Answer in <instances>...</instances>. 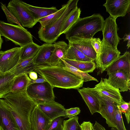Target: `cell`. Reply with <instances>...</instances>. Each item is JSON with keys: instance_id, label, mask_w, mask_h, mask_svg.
Segmentation results:
<instances>
[{"instance_id": "1", "label": "cell", "mask_w": 130, "mask_h": 130, "mask_svg": "<svg viewBox=\"0 0 130 130\" xmlns=\"http://www.w3.org/2000/svg\"><path fill=\"white\" fill-rule=\"evenodd\" d=\"M0 105L10 112L21 130H31L30 116L37 104L26 91L9 93L0 99Z\"/></svg>"}, {"instance_id": "2", "label": "cell", "mask_w": 130, "mask_h": 130, "mask_svg": "<svg viewBox=\"0 0 130 130\" xmlns=\"http://www.w3.org/2000/svg\"><path fill=\"white\" fill-rule=\"evenodd\" d=\"M34 71L54 88L77 89L82 87L84 82L81 77L64 69L61 64L54 66H36Z\"/></svg>"}, {"instance_id": "3", "label": "cell", "mask_w": 130, "mask_h": 130, "mask_svg": "<svg viewBox=\"0 0 130 130\" xmlns=\"http://www.w3.org/2000/svg\"><path fill=\"white\" fill-rule=\"evenodd\" d=\"M104 20L99 14L79 17L65 34L66 38L70 42L90 40L96 32L102 31Z\"/></svg>"}, {"instance_id": "4", "label": "cell", "mask_w": 130, "mask_h": 130, "mask_svg": "<svg viewBox=\"0 0 130 130\" xmlns=\"http://www.w3.org/2000/svg\"><path fill=\"white\" fill-rule=\"evenodd\" d=\"M78 0H70L67 2L66 10L59 18L54 23L39 28L38 37L42 41L46 43L53 44L60 36V30L63 22L67 17L77 8Z\"/></svg>"}, {"instance_id": "5", "label": "cell", "mask_w": 130, "mask_h": 130, "mask_svg": "<svg viewBox=\"0 0 130 130\" xmlns=\"http://www.w3.org/2000/svg\"><path fill=\"white\" fill-rule=\"evenodd\" d=\"M0 33L6 40L22 47L33 41L30 32L22 26L0 20Z\"/></svg>"}, {"instance_id": "6", "label": "cell", "mask_w": 130, "mask_h": 130, "mask_svg": "<svg viewBox=\"0 0 130 130\" xmlns=\"http://www.w3.org/2000/svg\"><path fill=\"white\" fill-rule=\"evenodd\" d=\"M54 88L48 82L30 84L26 92L37 104L55 101Z\"/></svg>"}, {"instance_id": "7", "label": "cell", "mask_w": 130, "mask_h": 130, "mask_svg": "<svg viewBox=\"0 0 130 130\" xmlns=\"http://www.w3.org/2000/svg\"><path fill=\"white\" fill-rule=\"evenodd\" d=\"M7 7L23 27L32 28L38 22L23 5L21 0H11Z\"/></svg>"}, {"instance_id": "8", "label": "cell", "mask_w": 130, "mask_h": 130, "mask_svg": "<svg viewBox=\"0 0 130 130\" xmlns=\"http://www.w3.org/2000/svg\"><path fill=\"white\" fill-rule=\"evenodd\" d=\"M120 54L117 48L115 49L106 45L102 40L100 52L95 61L96 68L99 70L98 74L103 73L118 58Z\"/></svg>"}, {"instance_id": "9", "label": "cell", "mask_w": 130, "mask_h": 130, "mask_svg": "<svg viewBox=\"0 0 130 130\" xmlns=\"http://www.w3.org/2000/svg\"><path fill=\"white\" fill-rule=\"evenodd\" d=\"M116 20L109 15L104 20L102 31V40L104 43L115 49L117 48L118 44L122 39L117 34L118 27Z\"/></svg>"}, {"instance_id": "10", "label": "cell", "mask_w": 130, "mask_h": 130, "mask_svg": "<svg viewBox=\"0 0 130 130\" xmlns=\"http://www.w3.org/2000/svg\"><path fill=\"white\" fill-rule=\"evenodd\" d=\"M108 75L109 83L119 89L120 92L127 91L130 89V70L120 69Z\"/></svg>"}, {"instance_id": "11", "label": "cell", "mask_w": 130, "mask_h": 130, "mask_svg": "<svg viewBox=\"0 0 130 130\" xmlns=\"http://www.w3.org/2000/svg\"><path fill=\"white\" fill-rule=\"evenodd\" d=\"M97 93L100 103V110L99 113L105 119L106 123L109 127L116 128L115 120V109L118 103L98 92Z\"/></svg>"}, {"instance_id": "12", "label": "cell", "mask_w": 130, "mask_h": 130, "mask_svg": "<svg viewBox=\"0 0 130 130\" xmlns=\"http://www.w3.org/2000/svg\"><path fill=\"white\" fill-rule=\"evenodd\" d=\"M94 88L98 93L117 103L124 101L119 89L110 84L107 78H101L100 82Z\"/></svg>"}, {"instance_id": "13", "label": "cell", "mask_w": 130, "mask_h": 130, "mask_svg": "<svg viewBox=\"0 0 130 130\" xmlns=\"http://www.w3.org/2000/svg\"><path fill=\"white\" fill-rule=\"evenodd\" d=\"M130 0H106L103 5L111 17L116 19L129 12Z\"/></svg>"}, {"instance_id": "14", "label": "cell", "mask_w": 130, "mask_h": 130, "mask_svg": "<svg viewBox=\"0 0 130 130\" xmlns=\"http://www.w3.org/2000/svg\"><path fill=\"white\" fill-rule=\"evenodd\" d=\"M20 48L14 47L4 51L0 59V72L12 69L20 62Z\"/></svg>"}, {"instance_id": "15", "label": "cell", "mask_w": 130, "mask_h": 130, "mask_svg": "<svg viewBox=\"0 0 130 130\" xmlns=\"http://www.w3.org/2000/svg\"><path fill=\"white\" fill-rule=\"evenodd\" d=\"M30 120L31 130H48L52 121L37 104L32 111Z\"/></svg>"}, {"instance_id": "16", "label": "cell", "mask_w": 130, "mask_h": 130, "mask_svg": "<svg viewBox=\"0 0 130 130\" xmlns=\"http://www.w3.org/2000/svg\"><path fill=\"white\" fill-rule=\"evenodd\" d=\"M88 107L92 115L99 113L100 110V103L97 91L93 88H83L77 89Z\"/></svg>"}, {"instance_id": "17", "label": "cell", "mask_w": 130, "mask_h": 130, "mask_svg": "<svg viewBox=\"0 0 130 130\" xmlns=\"http://www.w3.org/2000/svg\"><path fill=\"white\" fill-rule=\"evenodd\" d=\"M55 48L54 44L44 43L34 57L33 62L36 66H49L50 60Z\"/></svg>"}, {"instance_id": "18", "label": "cell", "mask_w": 130, "mask_h": 130, "mask_svg": "<svg viewBox=\"0 0 130 130\" xmlns=\"http://www.w3.org/2000/svg\"><path fill=\"white\" fill-rule=\"evenodd\" d=\"M42 111L53 120L60 117L65 116L66 109L61 104L55 101L37 104Z\"/></svg>"}, {"instance_id": "19", "label": "cell", "mask_w": 130, "mask_h": 130, "mask_svg": "<svg viewBox=\"0 0 130 130\" xmlns=\"http://www.w3.org/2000/svg\"><path fill=\"white\" fill-rule=\"evenodd\" d=\"M0 127L1 130H21L10 112L0 105Z\"/></svg>"}, {"instance_id": "20", "label": "cell", "mask_w": 130, "mask_h": 130, "mask_svg": "<svg viewBox=\"0 0 130 130\" xmlns=\"http://www.w3.org/2000/svg\"><path fill=\"white\" fill-rule=\"evenodd\" d=\"M54 44L55 48L49 63V66H52L61 64L62 60L64 58L68 47V44L63 41H59Z\"/></svg>"}, {"instance_id": "21", "label": "cell", "mask_w": 130, "mask_h": 130, "mask_svg": "<svg viewBox=\"0 0 130 130\" xmlns=\"http://www.w3.org/2000/svg\"><path fill=\"white\" fill-rule=\"evenodd\" d=\"M21 2L38 22L39 20L53 13L58 10L56 7H42L32 6L22 1H21Z\"/></svg>"}, {"instance_id": "22", "label": "cell", "mask_w": 130, "mask_h": 130, "mask_svg": "<svg viewBox=\"0 0 130 130\" xmlns=\"http://www.w3.org/2000/svg\"><path fill=\"white\" fill-rule=\"evenodd\" d=\"M13 69L5 73L0 72V99L3 98L10 92L15 76L13 73Z\"/></svg>"}, {"instance_id": "23", "label": "cell", "mask_w": 130, "mask_h": 130, "mask_svg": "<svg viewBox=\"0 0 130 130\" xmlns=\"http://www.w3.org/2000/svg\"><path fill=\"white\" fill-rule=\"evenodd\" d=\"M69 44L76 48L87 57L95 61L97 54L91 44L90 40L69 41Z\"/></svg>"}, {"instance_id": "24", "label": "cell", "mask_w": 130, "mask_h": 130, "mask_svg": "<svg viewBox=\"0 0 130 130\" xmlns=\"http://www.w3.org/2000/svg\"><path fill=\"white\" fill-rule=\"evenodd\" d=\"M120 69L130 70V53L126 51L123 55H120L105 70L107 75Z\"/></svg>"}, {"instance_id": "25", "label": "cell", "mask_w": 130, "mask_h": 130, "mask_svg": "<svg viewBox=\"0 0 130 130\" xmlns=\"http://www.w3.org/2000/svg\"><path fill=\"white\" fill-rule=\"evenodd\" d=\"M30 80L28 74H27L15 76L11 88L10 92L16 93L26 91L30 84Z\"/></svg>"}, {"instance_id": "26", "label": "cell", "mask_w": 130, "mask_h": 130, "mask_svg": "<svg viewBox=\"0 0 130 130\" xmlns=\"http://www.w3.org/2000/svg\"><path fill=\"white\" fill-rule=\"evenodd\" d=\"M33 57L19 62L13 69V73L15 76L27 74L34 71L35 67L33 62Z\"/></svg>"}, {"instance_id": "27", "label": "cell", "mask_w": 130, "mask_h": 130, "mask_svg": "<svg viewBox=\"0 0 130 130\" xmlns=\"http://www.w3.org/2000/svg\"><path fill=\"white\" fill-rule=\"evenodd\" d=\"M62 59L70 65L85 73H88L93 72L96 68L94 61H81L66 59Z\"/></svg>"}, {"instance_id": "28", "label": "cell", "mask_w": 130, "mask_h": 130, "mask_svg": "<svg viewBox=\"0 0 130 130\" xmlns=\"http://www.w3.org/2000/svg\"><path fill=\"white\" fill-rule=\"evenodd\" d=\"M40 47L33 41L21 47L20 62L34 57Z\"/></svg>"}, {"instance_id": "29", "label": "cell", "mask_w": 130, "mask_h": 130, "mask_svg": "<svg viewBox=\"0 0 130 130\" xmlns=\"http://www.w3.org/2000/svg\"><path fill=\"white\" fill-rule=\"evenodd\" d=\"M63 59L84 61H94L86 56L77 49L69 44Z\"/></svg>"}, {"instance_id": "30", "label": "cell", "mask_w": 130, "mask_h": 130, "mask_svg": "<svg viewBox=\"0 0 130 130\" xmlns=\"http://www.w3.org/2000/svg\"><path fill=\"white\" fill-rule=\"evenodd\" d=\"M81 10L78 7L66 19L62 26L60 32V35L65 33L80 17Z\"/></svg>"}, {"instance_id": "31", "label": "cell", "mask_w": 130, "mask_h": 130, "mask_svg": "<svg viewBox=\"0 0 130 130\" xmlns=\"http://www.w3.org/2000/svg\"><path fill=\"white\" fill-rule=\"evenodd\" d=\"M68 3L62 5L61 8L56 12L46 17L41 19L38 21L41 24V28H43L55 22L63 14L66 8Z\"/></svg>"}, {"instance_id": "32", "label": "cell", "mask_w": 130, "mask_h": 130, "mask_svg": "<svg viewBox=\"0 0 130 130\" xmlns=\"http://www.w3.org/2000/svg\"><path fill=\"white\" fill-rule=\"evenodd\" d=\"M62 61L61 64L64 69L81 77L83 79L84 82L91 80H94L98 82V80L96 79L93 77L88 73L80 71L76 68L70 65L63 59H62Z\"/></svg>"}, {"instance_id": "33", "label": "cell", "mask_w": 130, "mask_h": 130, "mask_svg": "<svg viewBox=\"0 0 130 130\" xmlns=\"http://www.w3.org/2000/svg\"><path fill=\"white\" fill-rule=\"evenodd\" d=\"M78 117L77 116L66 120L62 123V130H76L80 125L78 122Z\"/></svg>"}, {"instance_id": "34", "label": "cell", "mask_w": 130, "mask_h": 130, "mask_svg": "<svg viewBox=\"0 0 130 130\" xmlns=\"http://www.w3.org/2000/svg\"><path fill=\"white\" fill-rule=\"evenodd\" d=\"M118 104L115 109V120L116 128L117 130H127L123 120L122 113L118 106Z\"/></svg>"}, {"instance_id": "35", "label": "cell", "mask_w": 130, "mask_h": 130, "mask_svg": "<svg viewBox=\"0 0 130 130\" xmlns=\"http://www.w3.org/2000/svg\"><path fill=\"white\" fill-rule=\"evenodd\" d=\"M1 6L6 15L7 22L10 24H15L21 26L17 19L8 9L6 5L1 3Z\"/></svg>"}, {"instance_id": "36", "label": "cell", "mask_w": 130, "mask_h": 130, "mask_svg": "<svg viewBox=\"0 0 130 130\" xmlns=\"http://www.w3.org/2000/svg\"><path fill=\"white\" fill-rule=\"evenodd\" d=\"M118 106L121 112L124 113L127 123L130 122V102H127L124 101L118 104Z\"/></svg>"}, {"instance_id": "37", "label": "cell", "mask_w": 130, "mask_h": 130, "mask_svg": "<svg viewBox=\"0 0 130 130\" xmlns=\"http://www.w3.org/2000/svg\"><path fill=\"white\" fill-rule=\"evenodd\" d=\"M63 119L62 117H60L52 120L51 126L48 130H62Z\"/></svg>"}, {"instance_id": "38", "label": "cell", "mask_w": 130, "mask_h": 130, "mask_svg": "<svg viewBox=\"0 0 130 130\" xmlns=\"http://www.w3.org/2000/svg\"><path fill=\"white\" fill-rule=\"evenodd\" d=\"M80 112V108L78 107L71 108L69 109H66L65 111V118H69V119L77 116L79 114Z\"/></svg>"}, {"instance_id": "39", "label": "cell", "mask_w": 130, "mask_h": 130, "mask_svg": "<svg viewBox=\"0 0 130 130\" xmlns=\"http://www.w3.org/2000/svg\"><path fill=\"white\" fill-rule=\"evenodd\" d=\"M90 40L91 44L97 55L99 53L101 50V41L99 38H93Z\"/></svg>"}, {"instance_id": "40", "label": "cell", "mask_w": 130, "mask_h": 130, "mask_svg": "<svg viewBox=\"0 0 130 130\" xmlns=\"http://www.w3.org/2000/svg\"><path fill=\"white\" fill-rule=\"evenodd\" d=\"M81 130H96L90 121H84L80 125Z\"/></svg>"}, {"instance_id": "41", "label": "cell", "mask_w": 130, "mask_h": 130, "mask_svg": "<svg viewBox=\"0 0 130 130\" xmlns=\"http://www.w3.org/2000/svg\"><path fill=\"white\" fill-rule=\"evenodd\" d=\"M47 82L46 80L42 76H40L39 78L33 80L31 79L30 82V84L33 83H42L44 82Z\"/></svg>"}, {"instance_id": "42", "label": "cell", "mask_w": 130, "mask_h": 130, "mask_svg": "<svg viewBox=\"0 0 130 130\" xmlns=\"http://www.w3.org/2000/svg\"><path fill=\"white\" fill-rule=\"evenodd\" d=\"M123 39L124 41H126L128 40L127 43V46L128 48L130 47V34L129 33L128 34H126L124 35V36L122 39Z\"/></svg>"}, {"instance_id": "43", "label": "cell", "mask_w": 130, "mask_h": 130, "mask_svg": "<svg viewBox=\"0 0 130 130\" xmlns=\"http://www.w3.org/2000/svg\"><path fill=\"white\" fill-rule=\"evenodd\" d=\"M96 130H107L105 127L96 121L93 125Z\"/></svg>"}, {"instance_id": "44", "label": "cell", "mask_w": 130, "mask_h": 130, "mask_svg": "<svg viewBox=\"0 0 130 130\" xmlns=\"http://www.w3.org/2000/svg\"><path fill=\"white\" fill-rule=\"evenodd\" d=\"M28 74L29 76L31 79L34 80L37 78V73L36 72L33 71L30 72Z\"/></svg>"}, {"instance_id": "45", "label": "cell", "mask_w": 130, "mask_h": 130, "mask_svg": "<svg viewBox=\"0 0 130 130\" xmlns=\"http://www.w3.org/2000/svg\"><path fill=\"white\" fill-rule=\"evenodd\" d=\"M2 36L0 33V51L1 48L2 44L3 43V41L1 37Z\"/></svg>"}, {"instance_id": "46", "label": "cell", "mask_w": 130, "mask_h": 130, "mask_svg": "<svg viewBox=\"0 0 130 130\" xmlns=\"http://www.w3.org/2000/svg\"><path fill=\"white\" fill-rule=\"evenodd\" d=\"M4 53V51H0V59Z\"/></svg>"}, {"instance_id": "47", "label": "cell", "mask_w": 130, "mask_h": 130, "mask_svg": "<svg viewBox=\"0 0 130 130\" xmlns=\"http://www.w3.org/2000/svg\"><path fill=\"white\" fill-rule=\"evenodd\" d=\"M76 130H81L80 127V125H79L78 127L77 128V129Z\"/></svg>"}, {"instance_id": "48", "label": "cell", "mask_w": 130, "mask_h": 130, "mask_svg": "<svg viewBox=\"0 0 130 130\" xmlns=\"http://www.w3.org/2000/svg\"><path fill=\"white\" fill-rule=\"evenodd\" d=\"M111 130H117L116 128L111 127Z\"/></svg>"}, {"instance_id": "49", "label": "cell", "mask_w": 130, "mask_h": 130, "mask_svg": "<svg viewBox=\"0 0 130 130\" xmlns=\"http://www.w3.org/2000/svg\"><path fill=\"white\" fill-rule=\"evenodd\" d=\"M0 130H1V128H0Z\"/></svg>"}]
</instances>
